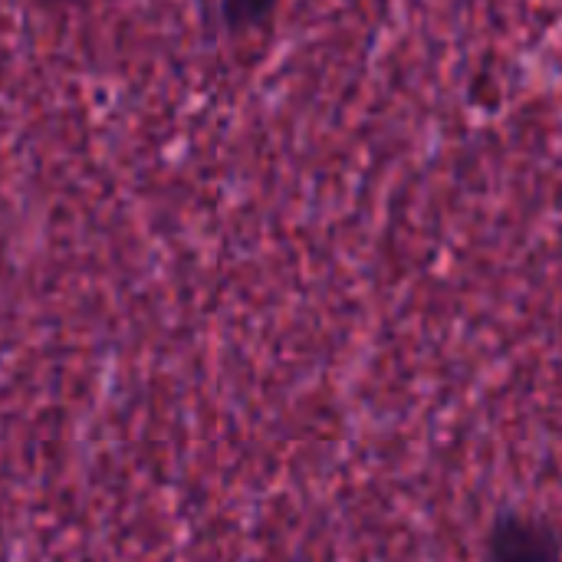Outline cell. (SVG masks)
Returning <instances> with one entry per match:
<instances>
[{
  "label": "cell",
  "instance_id": "2",
  "mask_svg": "<svg viewBox=\"0 0 562 562\" xmlns=\"http://www.w3.org/2000/svg\"><path fill=\"white\" fill-rule=\"evenodd\" d=\"M280 0H224L221 3V13H224V23L227 30L240 33V30H250V26H260L270 20V13L277 10Z\"/></svg>",
  "mask_w": 562,
  "mask_h": 562
},
{
  "label": "cell",
  "instance_id": "1",
  "mask_svg": "<svg viewBox=\"0 0 562 562\" xmlns=\"http://www.w3.org/2000/svg\"><path fill=\"white\" fill-rule=\"evenodd\" d=\"M557 560V540L553 530L520 520V517H504L497 530L491 533V562H553Z\"/></svg>",
  "mask_w": 562,
  "mask_h": 562
}]
</instances>
